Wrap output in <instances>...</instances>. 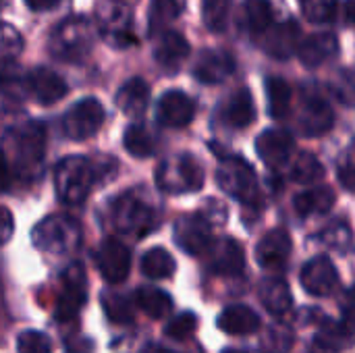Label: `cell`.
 I'll list each match as a JSON object with an SVG mask.
<instances>
[{"instance_id":"f546056e","label":"cell","mask_w":355,"mask_h":353,"mask_svg":"<svg viewBox=\"0 0 355 353\" xmlns=\"http://www.w3.org/2000/svg\"><path fill=\"white\" fill-rule=\"evenodd\" d=\"M0 96L15 102H23L25 98H29L27 73H23L19 62L8 56L0 58Z\"/></svg>"},{"instance_id":"74e56055","label":"cell","mask_w":355,"mask_h":353,"mask_svg":"<svg viewBox=\"0 0 355 353\" xmlns=\"http://www.w3.org/2000/svg\"><path fill=\"white\" fill-rule=\"evenodd\" d=\"M183 10V0H154L150 8V29H160L168 21L177 19Z\"/></svg>"},{"instance_id":"8992f818","label":"cell","mask_w":355,"mask_h":353,"mask_svg":"<svg viewBox=\"0 0 355 353\" xmlns=\"http://www.w3.org/2000/svg\"><path fill=\"white\" fill-rule=\"evenodd\" d=\"M96 19L102 37L112 48H131L137 44V35L133 31V10L125 2L104 0L96 8Z\"/></svg>"},{"instance_id":"5b68a950","label":"cell","mask_w":355,"mask_h":353,"mask_svg":"<svg viewBox=\"0 0 355 353\" xmlns=\"http://www.w3.org/2000/svg\"><path fill=\"white\" fill-rule=\"evenodd\" d=\"M96 183L94 164L83 156H67L54 169V189L62 204L79 206Z\"/></svg>"},{"instance_id":"603a6c76","label":"cell","mask_w":355,"mask_h":353,"mask_svg":"<svg viewBox=\"0 0 355 353\" xmlns=\"http://www.w3.org/2000/svg\"><path fill=\"white\" fill-rule=\"evenodd\" d=\"M264 50L268 56L279 58V60H287L295 54L297 46H300V35L302 29L295 21H285L279 25H272V29L268 27L264 31Z\"/></svg>"},{"instance_id":"f907efd6","label":"cell","mask_w":355,"mask_h":353,"mask_svg":"<svg viewBox=\"0 0 355 353\" xmlns=\"http://www.w3.org/2000/svg\"><path fill=\"white\" fill-rule=\"evenodd\" d=\"M8 183H10L8 164H6V158H4V154L0 152V193L8 189Z\"/></svg>"},{"instance_id":"d590c367","label":"cell","mask_w":355,"mask_h":353,"mask_svg":"<svg viewBox=\"0 0 355 353\" xmlns=\"http://www.w3.org/2000/svg\"><path fill=\"white\" fill-rule=\"evenodd\" d=\"M102 308L106 312V318L114 325H131L135 318V308L129 298H123L119 293H104L102 295Z\"/></svg>"},{"instance_id":"f6af8a7d","label":"cell","mask_w":355,"mask_h":353,"mask_svg":"<svg viewBox=\"0 0 355 353\" xmlns=\"http://www.w3.org/2000/svg\"><path fill=\"white\" fill-rule=\"evenodd\" d=\"M23 48V40L19 35V31L10 25H2L0 23V52L6 56L17 54Z\"/></svg>"},{"instance_id":"7402d4cb","label":"cell","mask_w":355,"mask_h":353,"mask_svg":"<svg viewBox=\"0 0 355 353\" xmlns=\"http://www.w3.org/2000/svg\"><path fill=\"white\" fill-rule=\"evenodd\" d=\"M191 46L179 31H162L154 42V60L168 73H177L189 58Z\"/></svg>"},{"instance_id":"60d3db41","label":"cell","mask_w":355,"mask_h":353,"mask_svg":"<svg viewBox=\"0 0 355 353\" xmlns=\"http://www.w3.org/2000/svg\"><path fill=\"white\" fill-rule=\"evenodd\" d=\"M198 329V316L193 312H181L179 316H175L166 329H164V335L168 339H175V341H183L187 339L189 335H193Z\"/></svg>"},{"instance_id":"e0dca14e","label":"cell","mask_w":355,"mask_h":353,"mask_svg":"<svg viewBox=\"0 0 355 353\" xmlns=\"http://www.w3.org/2000/svg\"><path fill=\"white\" fill-rule=\"evenodd\" d=\"M216 119L229 129H248L256 121V104L250 89L239 87L227 96L216 108Z\"/></svg>"},{"instance_id":"7bdbcfd3","label":"cell","mask_w":355,"mask_h":353,"mask_svg":"<svg viewBox=\"0 0 355 353\" xmlns=\"http://www.w3.org/2000/svg\"><path fill=\"white\" fill-rule=\"evenodd\" d=\"M293 345V335L289 329H270L262 341L264 353H287Z\"/></svg>"},{"instance_id":"b9f144b4","label":"cell","mask_w":355,"mask_h":353,"mask_svg":"<svg viewBox=\"0 0 355 353\" xmlns=\"http://www.w3.org/2000/svg\"><path fill=\"white\" fill-rule=\"evenodd\" d=\"M17 353H52V343L40 331H23L17 339Z\"/></svg>"},{"instance_id":"ee69618b","label":"cell","mask_w":355,"mask_h":353,"mask_svg":"<svg viewBox=\"0 0 355 353\" xmlns=\"http://www.w3.org/2000/svg\"><path fill=\"white\" fill-rule=\"evenodd\" d=\"M333 94L347 106L354 104V75L349 69H345L343 73H339V79L331 85Z\"/></svg>"},{"instance_id":"83f0119b","label":"cell","mask_w":355,"mask_h":353,"mask_svg":"<svg viewBox=\"0 0 355 353\" xmlns=\"http://www.w3.org/2000/svg\"><path fill=\"white\" fill-rule=\"evenodd\" d=\"M272 19H275V8L270 0H245L241 4L237 23L245 33L260 35L272 25Z\"/></svg>"},{"instance_id":"277c9868","label":"cell","mask_w":355,"mask_h":353,"mask_svg":"<svg viewBox=\"0 0 355 353\" xmlns=\"http://www.w3.org/2000/svg\"><path fill=\"white\" fill-rule=\"evenodd\" d=\"M156 185L171 196L193 193L204 185V169L200 160L189 152L166 156L154 171Z\"/></svg>"},{"instance_id":"681fc988","label":"cell","mask_w":355,"mask_h":353,"mask_svg":"<svg viewBox=\"0 0 355 353\" xmlns=\"http://www.w3.org/2000/svg\"><path fill=\"white\" fill-rule=\"evenodd\" d=\"M92 352V341L89 339H83V337H77V339H71L67 343V353H89Z\"/></svg>"},{"instance_id":"f1b7e54d","label":"cell","mask_w":355,"mask_h":353,"mask_svg":"<svg viewBox=\"0 0 355 353\" xmlns=\"http://www.w3.org/2000/svg\"><path fill=\"white\" fill-rule=\"evenodd\" d=\"M335 206V191L327 185H318L312 189H306L295 196L293 208L300 218H312L327 214Z\"/></svg>"},{"instance_id":"ab89813d","label":"cell","mask_w":355,"mask_h":353,"mask_svg":"<svg viewBox=\"0 0 355 353\" xmlns=\"http://www.w3.org/2000/svg\"><path fill=\"white\" fill-rule=\"evenodd\" d=\"M302 10L312 23H329L337 12V0H302Z\"/></svg>"},{"instance_id":"d6a6232c","label":"cell","mask_w":355,"mask_h":353,"mask_svg":"<svg viewBox=\"0 0 355 353\" xmlns=\"http://www.w3.org/2000/svg\"><path fill=\"white\" fill-rule=\"evenodd\" d=\"M141 275L152 281H162L175 275L177 262L164 248H152L141 256Z\"/></svg>"},{"instance_id":"d6986e66","label":"cell","mask_w":355,"mask_h":353,"mask_svg":"<svg viewBox=\"0 0 355 353\" xmlns=\"http://www.w3.org/2000/svg\"><path fill=\"white\" fill-rule=\"evenodd\" d=\"M27 94L35 102L50 106L69 94V85L56 71L48 67H35L27 73Z\"/></svg>"},{"instance_id":"c3c4849f","label":"cell","mask_w":355,"mask_h":353,"mask_svg":"<svg viewBox=\"0 0 355 353\" xmlns=\"http://www.w3.org/2000/svg\"><path fill=\"white\" fill-rule=\"evenodd\" d=\"M12 231H15L12 214H10L8 208L0 206V246H4V243L12 237Z\"/></svg>"},{"instance_id":"11a10c76","label":"cell","mask_w":355,"mask_h":353,"mask_svg":"<svg viewBox=\"0 0 355 353\" xmlns=\"http://www.w3.org/2000/svg\"><path fill=\"white\" fill-rule=\"evenodd\" d=\"M156 353H177V352H173V350H164V347H162V350H156Z\"/></svg>"},{"instance_id":"4fadbf2b","label":"cell","mask_w":355,"mask_h":353,"mask_svg":"<svg viewBox=\"0 0 355 353\" xmlns=\"http://www.w3.org/2000/svg\"><path fill=\"white\" fill-rule=\"evenodd\" d=\"M94 260H96V266H98L102 279L110 285H119L129 277L131 252L123 241H119L114 237H108L98 246Z\"/></svg>"},{"instance_id":"ffe728a7","label":"cell","mask_w":355,"mask_h":353,"mask_svg":"<svg viewBox=\"0 0 355 353\" xmlns=\"http://www.w3.org/2000/svg\"><path fill=\"white\" fill-rule=\"evenodd\" d=\"M191 73L200 83L216 85L235 73V58L227 50H204L196 58Z\"/></svg>"},{"instance_id":"3957f363","label":"cell","mask_w":355,"mask_h":353,"mask_svg":"<svg viewBox=\"0 0 355 353\" xmlns=\"http://www.w3.org/2000/svg\"><path fill=\"white\" fill-rule=\"evenodd\" d=\"M81 225L69 214H50L40 221L31 231L33 246L50 256H67L79 250L81 246Z\"/></svg>"},{"instance_id":"30bf717a","label":"cell","mask_w":355,"mask_h":353,"mask_svg":"<svg viewBox=\"0 0 355 353\" xmlns=\"http://www.w3.org/2000/svg\"><path fill=\"white\" fill-rule=\"evenodd\" d=\"M87 302V277L79 262H73L60 279V291L56 300L54 318L58 322H69L77 318L81 308Z\"/></svg>"},{"instance_id":"6da1fadb","label":"cell","mask_w":355,"mask_h":353,"mask_svg":"<svg viewBox=\"0 0 355 353\" xmlns=\"http://www.w3.org/2000/svg\"><path fill=\"white\" fill-rule=\"evenodd\" d=\"M108 216L116 233L129 235L135 239L148 237L160 225V214L150 202L144 189H127L116 196L108 208Z\"/></svg>"},{"instance_id":"484cf974","label":"cell","mask_w":355,"mask_h":353,"mask_svg":"<svg viewBox=\"0 0 355 353\" xmlns=\"http://www.w3.org/2000/svg\"><path fill=\"white\" fill-rule=\"evenodd\" d=\"M258 295H260L262 306L268 310V314L277 318H283L293 306L291 289L287 281L281 277H266L258 287Z\"/></svg>"},{"instance_id":"4316f807","label":"cell","mask_w":355,"mask_h":353,"mask_svg":"<svg viewBox=\"0 0 355 353\" xmlns=\"http://www.w3.org/2000/svg\"><path fill=\"white\" fill-rule=\"evenodd\" d=\"M150 104V85L141 77H131L116 92V106L129 119H139Z\"/></svg>"},{"instance_id":"2e32d148","label":"cell","mask_w":355,"mask_h":353,"mask_svg":"<svg viewBox=\"0 0 355 353\" xmlns=\"http://www.w3.org/2000/svg\"><path fill=\"white\" fill-rule=\"evenodd\" d=\"M196 117V102L179 89L164 92L156 102V121L162 127L183 129Z\"/></svg>"},{"instance_id":"bcb514c9","label":"cell","mask_w":355,"mask_h":353,"mask_svg":"<svg viewBox=\"0 0 355 353\" xmlns=\"http://www.w3.org/2000/svg\"><path fill=\"white\" fill-rule=\"evenodd\" d=\"M94 164V175H96V181H110L114 175H116V160L110 158V156H100Z\"/></svg>"},{"instance_id":"9a60e30c","label":"cell","mask_w":355,"mask_h":353,"mask_svg":"<svg viewBox=\"0 0 355 353\" xmlns=\"http://www.w3.org/2000/svg\"><path fill=\"white\" fill-rule=\"evenodd\" d=\"M302 287L314 298H329L339 287V273L331 258L316 256L304 264L300 275Z\"/></svg>"},{"instance_id":"7c38bea8","label":"cell","mask_w":355,"mask_h":353,"mask_svg":"<svg viewBox=\"0 0 355 353\" xmlns=\"http://www.w3.org/2000/svg\"><path fill=\"white\" fill-rule=\"evenodd\" d=\"M104 106L98 98H81L62 117V131L69 139L83 141L104 125Z\"/></svg>"},{"instance_id":"9c48e42d","label":"cell","mask_w":355,"mask_h":353,"mask_svg":"<svg viewBox=\"0 0 355 353\" xmlns=\"http://www.w3.org/2000/svg\"><path fill=\"white\" fill-rule=\"evenodd\" d=\"M214 227L204 210L185 214L175 223V243L189 256H202L214 241Z\"/></svg>"},{"instance_id":"44dd1931","label":"cell","mask_w":355,"mask_h":353,"mask_svg":"<svg viewBox=\"0 0 355 353\" xmlns=\"http://www.w3.org/2000/svg\"><path fill=\"white\" fill-rule=\"evenodd\" d=\"M291 248V235L285 229H272L260 239L256 248V260L266 270H283L289 262Z\"/></svg>"},{"instance_id":"1f68e13d","label":"cell","mask_w":355,"mask_h":353,"mask_svg":"<svg viewBox=\"0 0 355 353\" xmlns=\"http://www.w3.org/2000/svg\"><path fill=\"white\" fill-rule=\"evenodd\" d=\"M123 146L133 158H150L156 152L158 137L146 125H129L123 135Z\"/></svg>"},{"instance_id":"5bb4252c","label":"cell","mask_w":355,"mask_h":353,"mask_svg":"<svg viewBox=\"0 0 355 353\" xmlns=\"http://www.w3.org/2000/svg\"><path fill=\"white\" fill-rule=\"evenodd\" d=\"M256 152L268 169H283L295 152V139L285 129H266L256 139Z\"/></svg>"},{"instance_id":"7dc6e473","label":"cell","mask_w":355,"mask_h":353,"mask_svg":"<svg viewBox=\"0 0 355 353\" xmlns=\"http://www.w3.org/2000/svg\"><path fill=\"white\" fill-rule=\"evenodd\" d=\"M337 175H339V181L343 183V187L347 191H352V187H354V154H352V150H347L343 162H339Z\"/></svg>"},{"instance_id":"4dcf8cb0","label":"cell","mask_w":355,"mask_h":353,"mask_svg":"<svg viewBox=\"0 0 355 353\" xmlns=\"http://www.w3.org/2000/svg\"><path fill=\"white\" fill-rule=\"evenodd\" d=\"M135 306L150 318L160 320L173 310V298L158 287H139L133 295Z\"/></svg>"},{"instance_id":"d4e9b609","label":"cell","mask_w":355,"mask_h":353,"mask_svg":"<svg viewBox=\"0 0 355 353\" xmlns=\"http://www.w3.org/2000/svg\"><path fill=\"white\" fill-rule=\"evenodd\" d=\"M339 42L333 33H312L297 46V56L304 67L316 69L337 54Z\"/></svg>"},{"instance_id":"cb8c5ba5","label":"cell","mask_w":355,"mask_h":353,"mask_svg":"<svg viewBox=\"0 0 355 353\" xmlns=\"http://www.w3.org/2000/svg\"><path fill=\"white\" fill-rule=\"evenodd\" d=\"M260 327H262V320L256 314V310H252L250 306H243V304H233V306L225 308L223 314L218 316V329L233 337L254 335L260 331Z\"/></svg>"},{"instance_id":"f35d334b","label":"cell","mask_w":355,"mask_h":353,"mask_svg":"<svg viewBox=\"0 0 355 353\" xmlns=\"http://www.w3.org/2000/svg\"><path fill=\"white\" fill-rule=\"evenodd\" d=\"M231 0H204V23L210 31H223L227 27Z\"/></svg>"},{"instance_id":"7a4b0ae2","label":"cell","mask_w":355,"mask_h":353,"mask_svg":"<svg viewBox=\"0 0 355 353\" xmlns=\"http://www.w3.org/2000/svg\"><path fill=\"white\" fill-rule=\"evenodd\" d=\"M94 46V29L89 19L81 15L67 17L60 21L48 40V50L56 60L62 62H81L87 58Z\"/></svg>"},{"instance_id":"8d00e7d4","label":"cell","mask_w":355,"mask_h":353,"mask_svg":"<svg viewBox=\"0 0 355 353\" xmlns=\"http://www.w3.org/2000/svg\"><path fill=\"white\" fill-rule=\"evenodd\" d=\"M320 239L335 252L339 254H345L349 252L352 248V229L345 221H335L331 223L322 233H320Z\"/></svg>"},{"instance_id":"816d5d0a","label":"cell","mask_w":355,"mask_h":353,"mask_svg":"<svg viewBox=\"0 0 355 353\" xmlns=\"http://www.w3.org/2000/svg\"><path fill=\"white\" fill-rule=\"evenodd\" d=\"M60 0H25V4L31 8V10H50L58 4Z\"/></svg>"},{"instance_id":"db71d44e","label":"cell","mask_w":355,"mask_h":353,"mask_svg":"<svg viewBox=\"0 0 355 353\" xmlns=\"http://www.w3.org/2000/svg\"><path fill=\"white\" fill-rule=\"evenodd\" d=\"M223 353H248V352H241V350H225Z\"/></svg>"},{"instance_id":"52a82bcc","label":"cell","mask_w":355,"mask_h":353,"mask_svg":"<svg viewBox=\"0 0 355 353\" xmlns=\"http://www.w3.org/2000/svg\"><path fill=\"white\" fill-rule=\"evenodd\" d=\"M216 183L218 187L243 202V204H256L258 198V177L256 171L252 169V164L248 160H243L241 156H225L220 166L216 169Z\"/></svg>"},{"instance_id":"ba28073f","label":"cell","mask_w":355,"mask_h":353,"mask_svg":"<svg viewBox=\"0 0 355 353\" xmlns=\"http://www.w3.org/2000/svg\"><path fill=\"white\" fill-rule=\"evenodd\" d=\"M46 154V127L40 121H27L15 135V162L17 171L25 179H35L42 171Z\"/></svg>"},{"instance_id":"f5cc1de1","label":"cell","mask_w":355,"mask_h":353,"mask_svg":"<svg viewBox=\"0 0 355 353\" xmlns=\"http://www.w3.org/2000/svg\"><path fill=\"white\" fill-rule=\"evenodd\" d=\"M352 4H354L352 0L345 2V23H347V25L352 23Z\"/></svg>"},{"instance_id":"e575fe53","label":"cell","mask_w":355,"mask_h":353,"mask_svg":"<svg viewBox=\"0 0 355 353\" xmlns=\"http://www.w3.org/2000/svg\"><path fill=\"white\" fill-rule=\"evenodd\" d=\"M324 177V166L320 164V160L310 154V152H302L293 166H291V179L295 183H302V185H312V183H318L320 179Z\"/></svg>"},{"instance_id":"8fae6325","label":"cell","mask_w":355,"mask_h":353,"mask_svg":"<svg viewBox=\"0 0 355 353\" xmlns=\"http://www.w3.org/2000/svg\"><path fill=\"white\" fill-rule=\"evenodd\" d=\"M335 125V112L327 98L314 89L304 92L302 102H300V112L295 119V129L297 133L306 137H318L324 135L333 129Z\"/></svg>"},{"instance_id":"ac0fdd59","label":"cell","mask_w":355,"mask_h":353,"mask_svg":"<svg viewBox=\"0 0 355 353\" xmlns=\"http://www.w3.org/2000/svg\"><path fill=\"white\" fill-rule=\"evenodd\" d=\"M208 268L218 277H237L245 268V254L239 241L225 237L208 248Z\"/></svg>"},{"instance_id":"836d02e7","label":"cell","mask_w":355,"mask_h":353,"mask_svg":"<svg viewBox=\"0 0 355 353\" xmlns=\"http://www.w3.org/2000/svg\"><path fill=\"white\" fill-rule=\"evenodd\" d=\"M266 100H268V114L272 119H285L291 110V85L283 77H268Z\"/></svg>"}]
</instances>
